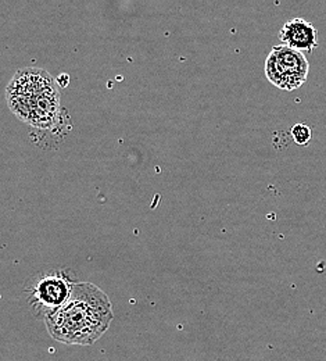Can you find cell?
Returning a JSON list of instances; mask_svg holds the SVG:
<instances>
[{
    "label": "cell",
    "instance_id": "cell-7",
    "mask_svg": "<svg viewBox=\"0 0 326 361\" xmlns=\"http://www.w3.org/2000/svg\"><path fill=\"white\" fill-rule=\"evenodd\" d=\"M56 82H57L58 88H65V87L70 84V77H68V74H60V75L56 78Z\"/></svg>",
    "mask_w": 326,
    "mask_h": 361
},
{
    "label": "cell",
    "instance_id": "cell-2",
    "mask_svg": "<svg viewBox=\"0 0 326 361\" xmlns=\"http://www.w3.org/2000/svg\"><path fill=\"white\" fill-rule=\"evenodd\" d=\"M6 99L18 118L35 128H51L58 117V85L42 68L28 67L17 71L7 85Z\"/></svg>",
    "mask_w": 326,
    "mask_h": 361
},
{
    "label": "cell",
    "instance_id": "cell-4",
    "mask_svg": "<svg viewBox=\"0 0 326 361\" xmlns=\"http://www.w3.org/2000/svg\"><path fill=\"white\" fill-rule=\"evenodd\" d=\"M77 282L70 279L64 271L42 275L34 281L30 289V305L32 313L42 314L44 319L61 307L71 296Z\"/></svg>",
    "mask_w": 326,
    "mask_h": 361
},
{
    "label": "cell",
    "instance_id": "cell-1",
    "mask_svg": "<svg viewBox=\"0 0 326 361\" xmlns=\"http://www.w3.org/2000/svg\"><path fill=\"white\" fill-rule=\"evenodd\" d=\"M113 305L94 283L77 282L68 300L45 318L49 335L65 345L89 346L108 329Z\"/></svg>",
    "mask_w": 326,
    "mask_h": 361
},
{
    "label": "cell",
    "instance_id": "cell-6",
    "mask_svg": "<svg viewBox=\"0 0 326 361\" xmlns=\"http://www.w3.org/2000/svg\"><path fill=\"white\" fill-rule=\"evenodd\" d=\"M311 136H313L311 128L303 123H299L291 128V137L299 146H306L311 140Z\"/></svg>",
    "mask_w": 326,
    "mask_h": 361
},
{
    "label": "cell",
    "instance_id": "cell-5",
    "mask_svg": "<svg viewBox=\"0 0 326 361\" xmlns=\"http://www.w3.org/2000/svg\"><path fill=\"white\" fill-rule=\"evenodd\" d=\"M280 39L284 45L301 53L313 51L318 46V31L307 20L293 18L282 27Z\"/></svg>",
    "mask_w": 326,
    "mask_h": 361
},
{
    "label": "cell",
    "instance_id": "cell-3",
    "mask_svg": "<svg viewBox=\"0 0 326 361\" xmlns=\"http://www.w3.org/2000/svg\"><path fill=\"white\" fill-rule=\"evenodd\" d=\"M310 64L304 53L286 45L272 47L265 60V75L277 88L294 90L308 77Z\"/></svg>",
    "mask_w": 326,
    "mask_h": 361
}]
</instances>
